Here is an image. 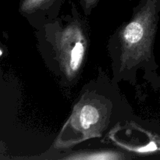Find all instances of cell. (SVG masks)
Returning <instances> with one entry per match:
<instances>
[{
  "instance_id": "6da1fadb",
  "label": "cell",
  "mask_w": 160,
  "mask_h": 160,
  "mask_svg": "<svg viewBox=\"0 0 160 160\" xmlns=\"http://www.w3.org/2000/svg\"><path fill=\"white\" fill-rule=\"evenodd\" d=\"M159 11L160 0H142L132 19L120 30L122 69L152 60Z\"/></svg>"
},
{
  "instance_id": "7a4b0ae2",
  "label": "cell",
  "mask_w": 160,
  "mask_h": 160,
  "mask_svg": "<svg viewBox=\"0 0 160 160\" xmlns=\"http://www.w3.org/2000/svg\"><path fill=\"white\" fill-rule=\"evenodd\" d=\"M56 54L61 69L69 79L79 73L87 51V39L78 23L67 25L56 38Z\"/></svg>"
},
{
  "instance_id": "3957f363",
  "label": "cell",
  "mask_w": 160,
  "mask_h": 160,
  "mask_svg": "<svg viewBox=\"0 0 160 160\" xmlns=\"http://www.w3.org/2000/svg\"><path fill=\"white\" fill-rule=\"evenodd\" d=\"M75 125L83 131L92 129L100 122L101 113L98 108L92 104H84L77 111Z\"/></svg>"
},
{
  "instance_id": "277c9868",
  "label": "cell",
  "mask_w": 160,
  "mask_h": 160,
  "mask_svg": "<svg viewBox=\"0 0 160 160\" xmlns=\"http://www.w3.org/2000/svg\"><path fill=\"white\" fill-rule=\"evenodd\" d=\"M61 2L62 0H22L20 9L24 12L31 13L46 9Z\"/></svg>"
},
{
  "instance_id": "5b68a950",
  "label": "cell",
  "mask_w": 160,
  "mask_h": 160,
  "mask_svg": "<svg viewBox=\"0 0 160 160\" xmlns=\"http://www.w3.org/2000/svg\"><path fill=\"white\" fill-rule=\"evenodd\" d=\"M100 0H80L81 4L85 12H90L99 2Z\"/></svg>"
},
{
  "instance_id": "8992f818",
  "label": "cell",
  "mask_w": 160,
  "mask_h": 160,
  "mask_svg": "<svg viewBox=\"0 0 160 160\" xmlns=\"http://www.w3.org/2000/svg\"><path fill=\"white\" fill-rule=\"evenodd\" d=\"M1 55H2V51H1V50H0V56H1Z\"/></svg>"
}]
</instances>
